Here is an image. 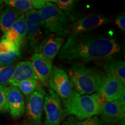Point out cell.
I'll use <instances>...</instances> for the list:
<instances>
[{
	"label": "cell",
	"instance_id": "cell-1",
	"mask_svg": "<svg viewBox=\"0 0 125 125\" xmlns=\"http://www.w3.org/2000/svg\"><path fill=\"white\" fill-rule=\"evenodd\" d=\"M120 51L121 45L113 37L70 36L62 43L58 59L89 62L108 59Z\"/></svg>",
	"mask_w": 125,
	"mask_h": 125
},
{
	"label": "cell",
	"instance_id": "cell-2",
	"mask_svg": "<svg viewBox=\"0 0 125 125\" xmlns=\"http://www.w3.org/2000/svg\"><path fill=\"white\" fill-rule=\"evenodd\" d=\"M104 103L105 101L98 93L80 95L74 90L69 97L63 100L65 113L74 115L79 120L92 118L100 114Z\"/></svg>",
	"mask_w": 125,
	"mask_h": 125
},
{
	"label": "cell",
	"instance_id": "cell-3",
	"mask_svg": "<svg viewBox=\"0 0 125 125\" xmlns=\"http://www.w3.org/2000/svg\"><path fill=\"white\" fill-rule=\"evenodd\" d=\"M103 74L93 67L76 63L69 70L72 88L80 95L92 94L97 91Z\"/></svg>",
	"mask_w": 125,
	"mask_h": 125
},
{
	"label": "cell",
	"instance_id": "cell-4",
	"mask_svg": "<svg viewBox=\"0 0 125 125\" xmlns=\"http://www.w3.org/2000/svg\"><path fill=\"white\" fill-rule=\"evenodd\" d=\"M47 30L60 37L68 34L69 19L54 3L48 2L44 7L38 10Z\"/></svg>",
	"mask_w": 125,
	"mask_h": 125
},
{
	"label": "cell",
	"instance_id": "cell-5",
	"mask_svg": "<svg viewBox=\"0 0 125 125\" xmlns=\"http://www.w3.org/2000/svg\"><path fill=\"white\" fill-rule=\"evenodd\" d=\"M27 37L29 43L35 53L40 52L46 39L48 30L41 18L38 10L32 9L25 15Z\"/></svg>",
	"mask_w": 125,
	"mask_h": 125
},
{
	"label": "cell",
	"instance_id": "cell-6",
	"mask_svg": "<svg viewBox=\"0 0 125 125\" xmlns=\"http://www.w3.org/2000/svg\"><path fill=\"white\" fill-rule=\"evenodd\" d=\"M45 113V125H60L64 118L60 98L51 89L45 96L44 105Z\"/></svg>",
	"mask_w": 125,
	"mask_h": 125
},
{
	"label": "cell",
	"instance_id": "cell-7",
	"mask_svg": "<svg viewBox=\"0 0 125 125\" xmlns=\"http://www.w3.org/2000/svg\"><path fill=\"white\" fill-rule=\"evenodd\" d=\"M97 93L105 101H115L119 100L125 93V85L116 78L108 74H103Z\"/></svg>",
	"mask_w": 125,
	"mask_h": 125
},
{
	"label": "cell",
	"instance_id": "cell-8",
	"mask_svg": "<svg viewBox=\"0 0 125 125\" xmlns=\"http://www.w3.org/2000/svg\"><path fill=\"white\" fill-rule=\"evenodd\" d=\"M48 84L51 90L62 100L69 97L73 90L68 75L55 65L52 67Z\"/></svg>",
	"mask_w": 125,
	"mask_h": 125
},
{
	"label": "cell",
	"instance_id": "cell-9",
	"mask_svg": "<svg viewBox=\"0 0 125 125\" xmlns=\"http://www.w3.org/2000/svg\"><path fill=\"white\" fill-rule=\"evenodd\" d=\"M109 22L108 19L102 15H90L76 20L69 27L70 36L81 35Z\"/></svg>",
	"mask_w": 125,
	"mask_h": 125
},
{
	"label": "cell",
	"instance_id": "cell-10",
	"mask_svg": "<svg viewBox=\"0 0 125 125\" xmlns=\"http://www.w3.org/2000/svg\"><path fill=\"white\" fill-rule=\"evenodd\" d=\"M45 93L41 86L29 95L27 98V114L30 121L34 125L41 122Z\"/></svg>",
	"mask_w": 125,
	"mask_h": 125
},
{
	"label": "cell",
	"instance_id": "cell-11",
	"mask_svg": "<svg viewBox=\"0 0 125 125\" xmlns=\"http://www.w3.org/2000/svg\"><path fill=\"white\" fill-rule=\"evenodd\" d=\"M100 114L104 122L118 123L125 118V104L120 100L105 102L101 105Z\"/></svg>",
	"mask_w": 125,
	"mask_h": 125
},
{
	"label": "cell",
	"instance_id": "cell-12",
	"mask_svg": "<svg viewBox=\"0 0 125 125\" xmlns=\"http://www.w3.org/2000/svg\"><path fill=\"white\" fill-rule=\"evenodd\" d=\"M31 62L38 79L43 85L48 86L53 67L52 62L46 59L40 53L32 56Z\"/></svg>",
	"mask_w": 125,
	"mask_h": 125
},
{
	"label": "cell",
	"instance_id": "cell-13",
	"mask_svg": "<svg viewBox=\"0 0 125 125\" xmlns=\"http://www.w3.org/2000/svg\"><path fill=\"white\" fill-rule=\"evenodd\" d=\"M8 104L10 115L13 118H19L24 114L25 111L24 98L18 87H9Z\"/></svg>",
	"mask_w": 125,
	"mask_h": 125
},
{
	"label": "cell",
	"instance_id": "cell-14",
	"mask_svg": "<svg viewBox=\"0 0 125 125\" xmlns=\"http://www.w3.org/2000/svg\"><path fill=\"white\" fill-rule=\"evenodd\" d=\"M27 79L38 80L32 68L31 62L30 61H24L16 65L8 83L12 86L17 87L19 83Z\"/></svg>",
	"mask_w": 125,
	"mask_h": 125
},
{
	"label": "cell",
	"instance_id": "cell-15",
	"mask_svg": "<svg viewBox=\"0 0 125 125\" xmlns=\"http://www.w3.org/2000/svg\"><path fill=\"white\" fill-rule=\"evenodd\" d=\"M64 42L61 37H51L47 40L40 50V53L50 62L60 52Z\"/></svg>",
	"mask_w": 125,
	"mask_h": 125
},
{
	"label": "cell",
	"instance_id": "cell-16",
	"mask_svg": "<svg viewBox=\"0 0 125 125\" xmlns=\"http://www.w3.org/2000/svg\"><path fill=\"white\" fill-rule=\"evenodd\" d=\"M21 14L22 12L10 7L5 9L0 19V30L4 33L7 32Z\"/></svg>",
	"mask_w": 125,
	"mask_h": 125
},
{
	"label": "cell",
	"instance_id": "cell-17",
	"mask_svg": "<svg viewBox=\"0 0 125 125\" xmlns=\"http://www.w3.org/2000/svg\"><path fill=\"white\" fill-rule=\"evenodd\" d=\"M106 74L116 78L125 85V62L123 60H116L104 66Z\"/></svg>",
	"mask_w": 125,
	"mask_h": 125
},
{
	"label": "cell",
	"instance_id": "cell-18",
	"mask_svg": "<svg viewBox=\"0 0 125 125\" xmlns=\"http://www.w3.org/2000/svg\"><path fill=\"white\" fill-rule=\"evenodd\" d=\"M49 2L54 3L61 11L66 15L69 20L73 19L77 1L75 0H52Z\"/></svg>",
	"mask_w": 125,
	"mask_h": 125
},
{
	"label": "cell",
	"instance_id": "cell-19",
	"mask_svg": "<svg viewBox=\"0 0 125 125\" xmlns=\"http://www.w3.org/2000/svg\"><path fill=\"white\" fill-rule=\"evenodd\" d=\"M4 4L21 12H28L32 9L30 0H5Z\"/></svg>",
	"mask_w": 125,
	"mask_h": 125
},
{
	"label": "cell",
	"instance_id": "cell-20",
	"mask_svg": "<svg viewBox=\"0 0 125 125\" xmlns=\"http://www.w3.org/2000/svg\"><path fill=\"white\" fill-rule=\"evenodd\" d=\"M15 31L20 38L24 41L27 37V30H26V23L25 15L22 13L18 17L15 21L10 28Z\"/></svg>",
	"mask_w": 125,
	"mask_h": 125
},
{
	"label": "cell",
	"instance_id": "cell-21",
	"mask_svg": "<svg viewBox=\"0 0 125 125\" xmlns=\"http://www.w3.org/2000/svg\"><path fill=\"white\" fill-rule=\"evenodd\" d=\"M38 80L27 79L19 83L18 87L21 93L24 95H30L38 87Z\"/></svg>",
	"mask_w": 125,
	"mask_h": 125
},
{
	"label": "cell",
	"instance_id": "cell-22",
	"mask_svg": "<svg viewBox=\"0 0 125 125\" xmlns=\"http://www.w3.org/2000/svg\"><path fill=\"white\" fill-rule=\"evenodd\" d=\"M20 55V52H0V67L10 65L18 60Z\"/></svg>",
	"mask_w": 125,
	"mask_h": 125
},
{
	"label": "cell",
	"instance_id": "cell-23",
	"mask_svg": "<svg viewBox=\"0 0 125 125\" xmlns=\"http://www.w3.org/2000/svg\"><path fill=\"white\" fill-rule=\"evenodd\" d=\"M10 52H20V46L12 41L2 37L0 41V52L7 53Z\"/></svg>",
	"mask_w": 125,
	"mask_h": 125
},
{
	"label": "cell",
	"instance_id": "cell-24",
	"mask_svg": "<svg viewBox=\"0 0 125 125\" xmlns=\"http://www.w3.org/2000/svg\"><path fill=\"white\" fill-rule=\"evenodd\" d=\"M64 125H103L100 120L97 116L87 118L83 121H79L70 118L68 121L65 122Z\"/></svg>",
	"mask_w": 125,
	"mask_h": 125
},
{
	"label": "cell",
	"instance_id": "cell-25",
	"mask_svg": "<svg viewBox=\"0 0 125 125\" xmlns=\"http://www.w3.org/2000/svg\"><path fill=\"white\" fill-rule=\"evenodd\" d=\"M15 67L14 65L0 67V85H6L9 82L13 74Z\"/></svg>",
	"mask_w": 125,
	"mask_h": 125
},
{
	"label": "cell",
	"instance_id": "cell-26",
	"mask_svg": "<svg viewBox=\"0 0 125 125\" xmlns=\"http://www.w3.org/2000/svg\"><path fill=\"white\" fill-rule=\"evenodd\" d=\"M9 87L0 85V112H5L9 109L8 104V92Z\"/></svg>",
	"mask_w": 125,
	"mask_h": 125
},
{
	"label": "cell",
	"instance_id": "cell-27",
	"mask_svg": "<svg viewBox=\"0 0 125 125\" xmlns=\"http://www.w3.org/2000/svg\"><path fill=\"white\" fill-rule=\"evenodd\" d=\"M2 37L14 42L20 47L22 44L23 42L24 41L22 39L20 38V36L11 29H9L7 32H5L4 35H3Z\"/></svg>",
	"mask_w": 125,
	"mask_h": 125
},
{
	"label": "cell",
	"instance_id": "cell-28",
	"mask_svg": "<svg viewBox=\"0 0 125 125\" xmlns=\"http://www.w3.org/2000/svg\"><path fill=\"white\" fill-rule=\"evenodd\" d=\"M115 24L122 31H125V13L118 15L115 19Z\"/></svg>",
	"mask_w": 125,
	"mask_h": 125
},
{
	"label": "cell",
	"instance_id": "cell-29",
	"mask_svg": "<svg viewBox=\"0 0 125 125\" xmlns=\"http://www.w3.org/2000/svg\"><path fill=\"white\" fill-rule=\"evenodd\" d=\"M48 2H49L48 0H32L31 1V4H32V8L35 10H40Z\"/></svg>",
	"mask_w": 125,
	"mask_h": 125
},
{
	"label": "cell",
	"instance_id": "cell-30",
	"mask_svg": "<svg viewBox=\"0 0 125 125\" xmlns=\"http://www.w3.org/2000/svg\"><path fill=\"white\" fill-rule=\"evenodd\" d=\"M4 7H5V5H4V2L2 1H0V19H1V15H2V12L4 10Z\"/></svg>",
	"mask_w": 125,
	"mask_h": 125
}]
</instances>
